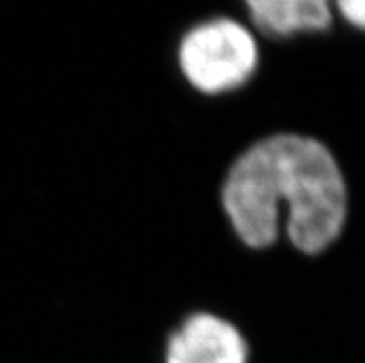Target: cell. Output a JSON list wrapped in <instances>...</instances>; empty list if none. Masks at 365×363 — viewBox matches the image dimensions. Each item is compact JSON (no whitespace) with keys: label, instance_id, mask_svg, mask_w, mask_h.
Instances as JSON below:
<instances>
[{"label":"cell","instance_id":"3","mask_svg":"<svg viewBox=\"0 0 365 363\" xmlns=\"http://www.w3.org/2000/svg\"><path fill=\"white\" fill-rule=\"evenodd\" d=\"M249 347L237 328L212 313H195L167 343L165 363H247Z\"/></svg>","mask_w":365,"mask_h":363},{"label":"cell","instance_id":"2","mask_svg":"<svg viewBox=\"0 0 365 363\" xmlns=\"http://www.w3.org/2000/svg\"><path fill=\"white\" fill-rule=\"evenodd\" d=\"M185 78L204 93H221L245 83L258 63L255 37L232 19H213L193 28L180 43Z\"/></svg>","mask_w":365,"mask_h":363},{"label":"cell","instance_id":"5","mask_svg":"<svg viewBox=\"0 0 365 363\" xmlns=\"http://www.w3.org/2000/svg\"><path fill=\"white\" fill-rule=\"evenodd\" d=\"M338 8L349 23L365 30V0H341Z\"/></svg>","mask_w":365,"mask_h":363},{"label":"cell","instance_id":"4","mask_svg":"<svg viewBox=\"0 0 365 363\" xmlns=\"http://www.w3.org/2000/svg\"><path fill=\"white\" fill-rule=\"evenodd\" d=\"M247 8L256 26L271 36L324 30L332 21L323 0H250Z\"/></svg>","mask_w":365,"mask_h":363},{"label":"cell","instance_id":"1","mask_svg":"<svg viewBox=\"0 0 365 363\" xmlns=\"http://www.w3.org/2000/svg\"><path fill=\"white\" fill-rule=\"evenodd\" d=\"M282 204L287 235L302 252H321L341 232L347 188L319 141L297 133L271 136L232 165L222 185V206L243 243L255 248L274 243Z\"/></svg>","mask_w":365,"mask_h":363}]
</instances>
